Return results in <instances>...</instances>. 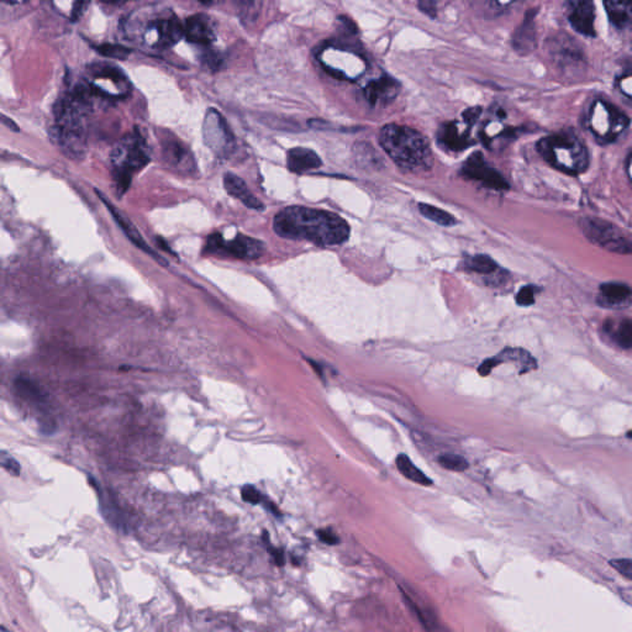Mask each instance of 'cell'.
<instances>
[{
	"label": "cell",
	"instance_id": "26",
	"mask_svg": "<svg viewBox=\"0 0 632 632\" xmlns=\"http://www.w3.org/2000/svg\"><path fill=\"white\" fill-rule=\"evenodd\" d=\"M500 363L504 362V361H511V362H515L516 365L519 366L520 372L521 373H525V372H529L531 370H535L537 365H536V359L531 356L527 351L525 349H504L502 354L497 356Z\"/></svg>",
	"mask_w": 632,
	"mask_h": 632
},
{
	"label": "cell",
	"instance_id": "3",
	"mask_svg": "<svg viewBox=\"0 0 632 632\" xmlns=\"http://www.w3.org/2000/svg\"><path fill=\"white\" fill-rule=\"evenodd\" d=\"M379 144L402 171L419 173L432 168L434 155L429 141L416 130L389 123L379 131Z\"/></svg>",
	"mask_w": 632,
	"mask_h": 632
},
{
	"label": "cell",
	"instance_id": "10",
	"mask_svg": "<svg viewBox=\"0 0 632 632\" xmlns=\"http://www.w3.org/2000/svg\"><path fill=\"white\" fill-rule=\"evenodd\" d=\"M205 251L216 255H227L239 259H257L264 252V245L250 236L239 235L230 241H226L220 234L210 235L206 239Z\"/></svg>",
	"mask_w": 632,
	"mask_h": 632
},
{
	"label": "cell",
	"instance_id": "20",
	"mask_svg": "<svg viewBox=\"0 0 632 632\" xmlns=\"http://www.w3.org/2000/svg\"><path fill=\"white\" fill-rule=\"evenodd\" d=\"M224 187L227 193L232 195L234 198L239 199L242 204L246 205L247 208L263 210V204L251 193L246 183L243 182L241 178L237 177L236 174H232V173L224 174Z\"/></svg>",
	"mask_w": 632,
	"mask_h": 632
},
{
	"label": "cell",
	"instance_id": "38",
	"mask_svg": "<svg viewBox=\"0 0 632 632\" xmlns=\"http://www.w3.org/2000/svg\"><path fill=\"white\" fill-rule=\"evenodd\" d=\"M419 9L423 11V14H426L428 17H436V13H437V3L436 1H420L419 3Z\"/></svg>",
	"mask_w": 632,
	"mask_h": 632
},
{
	"label": "cell",
	"instance_id": "4",
	"mask_svg": "<svg viewBox=\"0 0 632 632\" xmlns=\"http://www.w3.org/2000/svg\"><path fill=\"white\" fill-rule=\"evenodd\" d=\"M537 151L553 168L577 176L587 171L589 155L577 135L566 130L548 135L537 142Z\"/></svg>",
	"mask_w": 632,
	"mask_h": 632
},
{
	"label": "cell",
	"instance_id": "7",
	"mask_svg": "<svg viewBox=\"0 0 632 632\" xmlns=\"http://www.w3.org/2000/svg\"><path fill=\"white\" fill-rule=\"evenodd\" d=\"M579 227L594 245L617 255H632V241L617 226L598 218H580Z\"/></svg>",
	"mask_w": 632,
	"mask_h": 632
},
{
	"label": "cell",
	"instance_id": "41",
	"mask_svg": "<svg viewBox=\"0 0 632 632\" xmlns=\"http://www.w3.org/2000/svg\"><path fill=\"white\" fill-rule=\"evenodd\" d=\"M86 6H88L86 3H75L73 11H72V19H77V17H81V14L83 13V8H86Z\"/></svg>",
	"mask_w": 632,
	"mask_h": 632
},
{
	"label": "cell",
	"instance_id": "16",
	"mask_svg": "<svg viewBox=\"0 0 632 632\" xmlns=\"http://www.w3.org/2000/svg\"><path fill=\"white\" fill-rule=\"evenodd\" d=\"M184 36L189 43L200 46H208L214 43V29L210 17L204 14H195L188 17L184 25Z\"/></svg>",
	"mask_w": 632,
	"mask_h": 632
},
{
	"label": "cell",
	"instance_id": "21",
	"mask_svg": "<svg viewBox=\"0 0 632 632\" xmlns=\"http://www.w3.org/2000/svg\"><path fill=\"white\" fill-rule=\"evenodd\" d=\"M99 197H100L103 202L105 203V205H107V209H109V211L112 213V215H113L114 216V219H115V221L118 223V225L121 227V230L125 232V235L128 236V239H130V240H131V242H133L134 245H136V246L139 247V248H141L142 251H145L146 253H150L151 256H153V257H155L157 261H160L162 264H165V261H163V259H162L160 256H157L155 252L151 250L150 247L147 246V243H146L145 240L142 239V236H141V234H140L139 231L135 229V226L133 225L131 223H130V220L125 219V218H123V215L121 214V213H120L119 210L115 209V206H114L113 204L110 203V202H107V199H105V197H103L102 194L99 193Z\"/></svg>",
	"mask_w": 632,
	"mask_h": 632
},
{
	"label": "cell",
	"instance_id": "29",
	"mask_svg": "<svg viewBox=\"0 0 632 632\" xmlns=\"http://www.w3.org/2000/svg\"><path fill=\"white\" fill-rule=\"evenodd\" d=\"M612 338L622 349H632V320H622L612 333Z\"/></svg>",
	"mask_w": 632,
	"mask_h": 632
},
{
	"label": "cell",
	"instance_id": "11",
	"mask_svg": "<svg viewBox=\"0 0 632 632\" xmlns=\"http://www.w3.org/2000/svg\"><path fill=\"white\" fill-rule=\"evenodd\" d=\"M204 144L220 158H226L235 150V137L225 119L215 109H209L203 123Z\"/></svg>",
	"mask_w": 632,
	"mask_h": 632
},
{
	"label": "cell",
	"instance_id": "40",
	"mask_svg": "<svg viewBox=\"0 0 632 632\" xmlns=\"http://www.w3.org/2000/svg\"><path fill=\"white\" fill-rule=\"evenodd\" d=\"M269 551H271V555L273 556L274 562H276V564H277V566H283V551H280V550H278V548H269Z\"/></svg>",
	"mask_w": 632,
	"mask_h": 632
},
{
	"label": "cell",
	"instance_id": "36",
	"mask_svg": "<svg viewBox=\"0 0 632 632\" xmlns=\"http://www.w3.org/2000/svg\"><path fill=\"white\" fill-rule=\"evenodd\" d=\"M481 113H482V107H468L466 112L463 113V119H465L467 125L472 126V125H474V123H477L478 118H479Z\"/></svg>",
	"mask_w": 632,
	"mask_h": 632
},
{
	"label": "cell",
	"instance_id": "17",
	"mask_svg": "<svg viewBox=\"0 0 632 632\" xmlns=\"http://www.w3.org/2000/svg\"><path fill=\"white\" fill-rule=\"evenodd\" d=\"M400 84L389 75L370 82L365 88L366 99L372 105L386 104L397 97Z\"/></svg>",
	"mask_w": 632,
	"mask_h": 632
},
{
	"label": "cell",
	"instance_id": "30",
	"mask_svg": "<svg viewBox=\"0 0 632 632\" xmlns=\"http://www.w3.org/2000/svg\"><path fill=\"white\" fill-rule=\"evenodd\" d=\"M439 463L449 471L463 472L468 468V462L462 456L451 453L439 456Z\"/></svg>",
	"mask_w": 632,
	"mask_h": 632
},
{
	"label": "cell",
	"instance_id": "27",
	"mask_svg": "<svg viewBox=\"0 0 632 632\" xmlns=\"http://www.w3.org/2000/svg\"><path fill=\"white\" fill-rule=\"evenodd\" d=\"M419 211L426 218V219L431 220L434 221L436 224H439L441 226H446V227H450V226H453L457 224V220L455 219L453 215L449 214L445 210L439 209L436 208L434 205H429V204H419Z\"/></svg>",
	"mask_w": 632,
	"mask_h": 632
},
{
	"label": "cell",
	"instance_id": "22",
	"mask_svg": "<svg viewBox=\"0 0 632 632\" xmlns=\"http://www.w3.org/2000/svg\"><path fill=\"white\" fill-rule=\"evenodd\" d=\"M632 296V289L624 283H604L600 285L598 304L604 308L622 306Z\"/></svg>",
	"mask_w": 632,
	"mask_h": 632
},
{
	"label": "cell",
	"instance_id": "39",
	"mask_svg": "<svg viewBox=\"0 0 632 632\" xmlns=\"http://www.w3.org/2000/svg\"><path fill=\"white\" fill-rule=\"evenodd\" d=\"M499 363H500V361H499L498 357L486 359V361L483 362L482 366L478 368V373L481 375H488L492 372L494 367H497Z\"/></svg>",
	"mask_w": 632,
	"mask_h": 632
},
{
	"label": "cell",
	"instance_id": "14",
	"mask_svg": "<svg viewBox=\"0 0 632 632\" xmlns=\"http://www.w3.org/2000/svg\"><path fill=\"white\" fill-rule=\"evenodd\" d=\"M461 174L463 177L482 183L483 186L494 190H508L509 183L493 167L489 166L482 152L472 153L463 166Z\"/></svg>",
	"mask_w": 632,
	"mask_h": 632
},
{
	"label": "cell",
	"instance_id": "43",
	"mask_svg": "<svg viewBox=\"0 0 632 632\" xmlns=\"http://www.w3.org/2000/svg\"><path fill=\"white\" fill-rule=\"evenodd\" d=\"M627 437L632 439V430L631 431H629V432H627Z\"/></svg>",
	"mask_w": 632,
	"mask_h": 632
},
{
	"label": "cell",
	"instance_id": "33",
	"mask_svg": "<svg viewBox=\"0 0 632 632\" xmlns=\"http://www.w3.org/2000/svg\"><path fill=\"white\" fill-rule=\"evenodd\" d=\"M0 462H1V467H3L8 473H10L13 476H20V473H22V466H20V465L17 463V460H15L13 456L9 455L6 451H3V452H1Z\"/></svg>",
	"mask_w": 632,
	"mask_h": 632
},
{
	"label": "cell",
	"instance_id": "2",
	"mask_svg": "<svg viewBox=\"0 0 632 632\" xmlns=\"http://www.w3.org/2000/svg\"><path fill=\"white\" fill-rule=\"evenodd\" d=\"M94 93L88 83H81L59 98L54 107V137L68 155L80 156L86 147V118L91 112Z\"/></svg>",
	"mask_w": 632,
	"mask_h": 632
},
{
	"label": "cell",
	"instance_id": "19",
	"mask_svg": "<svg viewBox=\"0 0 632 632\" xmlns=\"http://www.w3.org/2000/svg\"><path fill=\"white\" fill-rule=\"evenodd\" d=\"M287 165L290 172L301 174L319 168L322 166V162L320 157L310 149L295 147L287 155Z\"/></svg>",
	"mask_w": 632,
	"mask_h": 632
},
{
	"label": "cell",
	"instance_id": "24",
	"mask_svg": "<svg viewBox=\"0 0 632 632\" xmlns=\"http://www.w3.org/2000/svg\"><path fill=\"white\" fill-rule=\"evenodd\" d=\"M606 14L611 24L620 30L632 27V1H605Z\"/></svg>",
	"mask_w": 632,
	"mask_h": 632
},
{
	"label": "cell",
	"instance_id": "8",
	"mask_svg": "<svg viewBox=\"0 0 632 632\" xmlns=\"http://www.w3.org/2000/svg\"><path fill=\"white\" fill-rule=\"evenodd\" d=\"M590 130L603 142H612L627 129L630 120L617 107L596 100L590 109Z\"/></svg>",
	"mask_w": 632,
	"mask_h": 632
},
{
	"label": "cell",
	"instance_id": "13",
	"mask_svg": "<svg viewBox=\"0 0 632 632\" xmlns=\"http://www.w3.org/2000/svg\"><path fill=\"white\" fill-rule=\"evenodd\" d=\"M161 151L163 161L173 171L183 176H192L197 172V162L192 151L181 140L171 134L161 137Z\"/></svg>",
	"mask_w": 632,
	"mask_h": 632
},
{
	"label": "cell",
	"instance_id": "34",
	"mask_svg": "<svg viewBox=\"0 0 632 632\" xmlns=\"http://www.w3.org/2000/svg\"><path fill=\"white\" fill-rule=\"evenodd\" d=\"M611 567L616 569L622 577L632 580V559L629 558H617V559H611Z\"/></svg>",
	"mask_w": 632,
	"mask_h": 632
},
{
	"label": "cell",
	"instance_id": "23",
	"mask_svg": "<svg viewBox=\"0 0 632 632\" xmlns=\"http://www.w3.org/2000/svg\"><path fill=\"white\" fill-rule=\"evenodd\" d=\"M437 137H439V142L441 145L450 151H455V152L466 150L471 144L468 133L461 134L456 123H444L439 128Z\"/></svg>",
	"mask_w": 632,
	"mask_h": 632
},
{
	"label": "cell",
	"instance_id": "37",
	"mask_svg": "<svg viewBox=\"0 0 632 632\" xmlns=\"http://www.w3.org/2000/svg\"><path fill=\"white\" fill-rule=\"evenodd\" d=\"M316 535L322 542H325L326 545H338V541H340L338 536L335 535L331 530H324V529L317 530L316 531Z\"/></svg>",
	"mask_w": 632,
	"mask_h": 632
},
{
	"label": "cell",
	"instance_id": "31",
	"mask_svg": "<svg viewBox=\"0 0 632 632\" xmlns=\"http://www.w3.org/2000/svg\"><path fill=\"white\" fill-rule=\"evenodd\" d=\"M97 51L103 56L110 57V59H126L130 54L129 50L126 47H123L120 45H110V43L98 46Z\"/></svg>",
	"mask_w": 632,
	"mask_h": 632
},
{
	"label": "cell",
	"instance_id": "18",
	"mask_svg": "<svg viewBox=\"0 0 632 632\" xmlns=\"http://www.w3.org/2000/svg\"><path fill=\"white\" fill-rule=\"evenodd\" d=\"M535 15L536 10L531 9L530 11H527L525 19L516 29L513 36V47L520 54H529L535 50L537 43Z\"/></svg>",
	"mask_w": 632,
	"mask_h": 632
},
{
	"label": "cell",
	"instance_id": "12",
	"mask_svg": "<svg viewBox=\"0 0 632 632\" xmlns=\"http://www.w3.org/2000/svg\"><path fill=\"white\" fill-rule=\"evenodd\" d=\"M89 75H91V80L86 83H88V86H91L94 96L107 98V83L113 88L116 98L123 97L129 93L130 83L128 78L125 77L121 70L114 66L97 63L89 68Z\"/></svg>",
	"mask_w": 632,
	"mask_h": 632
},
{
	"label": "cell",
	"instance_id": "32",
	"mask_svg": "<svg viewBox=\"0 0 632 632\" xmlns=\"http://www.w3.org/2000/svg\"><path fill=\"white\" fill-rule=\"evenodd\" d=\"M537 293V288L534 285H525L519 290L516 295V303L520 306H530L535 303V295Z\"/></svg>",
	"mask_w": 632,
	"mask_h": 632
},
{
	"label": "cell",
	"instance_id": "35",
	"mask_svg": "<svg viewBox=\"0 0 632 632\" xmlns=\"http://www.w3.org/2000/svg\"><path fill=\"white\" fill-rule=\"evenodd\" d=\"M242 499L250 504H261L263 502L262 494L252 486H245L241 490Z\"/></svg>",
	"mask_w": 632,
	"mask_h": 632
},
{
	"label": "cell",
	"instance_id": "42",
	"mask_svg": "<svg viewBox=\"0 0 632 632\" xmlns=\"http://www.w3.org/2000/svg\"><path fill=\"white\" fill-rule=\"evenodd\" d=\"M3 123H6L9 128H11V130H17V125L13 123L10 119L6 118V116H3Z\"/></svg>",
	"mask_w": 632,
	"mask_h": 632
},
{
	"label": "cell",
	"instance_id": "28",
	"mask_svg": "<svg viewBox=\"0 0 632 632\" xmlns=\"http://www.w3.org/2000/svg\"><path fill=\"white\" fill-rule=\"evenodd\" d=\"M467 268L481 274H490L498 269V264L487 255H477L467 259Z\"/></svg>",
	"mask_w": 632,
	"mask_h": 632
},
{
	"label": "cell",
	"instance_id": "6",
	"mask_svg": "<svg viewBox=\"0 0 632 632\" xmlns=\"http://www.w3.org/2000/svg\"><path fill=\"white\" fill-rule=\"evenodd\" d=\"M142 20L145 22H141L136 33L140 41L149 47H171L184 36V25L173 13H163Z\"/></svg>",
	"mask_w": 632,
	"mask_h": 632
},
{
	"label": "cell",
	"instance_id": "5",
	"mask_svg": "<svg viewBox=\"0 0 632 632\" xmlns=\"http://www.w3.org/2000/svg\"><path fill=\"white\" fill-rule=\"evenodd\" d=\"M150 162V152L139 131L125 135L112 151L114 179L120 193L129 188L131 178Z\"/></svg>",
	"mask_w": 632,
	"mask_h": 632
},
{
	"label": "cell",
	"instance_id": "15",
	"mask_svg": "<svg viewBox=\"0 0 632 632\" xmlns=\"http://www.w3.org/2000/svg\"><path fill=\"white\" fill-rule=\"evenodd\" d=\"M568 19L575 31L593 38L595 36V6L592 1L568 3Z\"/></svg>",
	"mask_w": 632,
	"mask_h": 632
},
{
	"label": "cell",
	"instance_id": "1",
	"mask_svg": "<svg viewBox=\"0 0 632 632\" xmlns=\"http://www.w3.org/2000/svg\"><path fill=\"white\" fill-rule=\"evenodd\" d=\"M277 235L289 240H306L319 246H335L347 241L349 226L346 220L326 210L288 206L274 216Z\"/></svg>",
	"mask_w": 632,
	"mask_h": 632
},
{
	"label": "cell",
	"instance_id": "25",
	"mask_svg": "<svg viewBox=\"0 0 632 632\" xmlns=\"http://www.w3.org/2000/svg\"><path fill=\"white\" fill-rule=\"evenodd\" d=\"M397 467L402 476L412 482L418 483L420 486H425V487H429L432 484V481L425 473L420 471L407 455L398 456Z\"/></svg>",
	"mask_w": 632,
	"mask_h": 632
},
{
	"label": "cell",
	"instance_id": "9",
	"mask_svg": "<svg viewBox=\"0 0 632 632\" xmlns=\"http://www.w3.org/2000/svg\"><path fill=\"white\" fill-rule=\"evenodd\" d=\"M548 54L555 66L566 75L575 77L585 70L583 50L567 33H558L548 38Z\"/></svg>",
	"mask_w": 632,
	"mask_h": 632
}]
</instances>
